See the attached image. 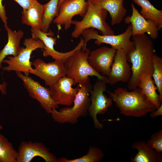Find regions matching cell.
<instances>
[{
    "label": "cell",
    "mask_w": 162,
    "mask_h": 162,
    "mask_svg": "<svg viewBox=\"0 0 162 162\" xmlns=\"http://www.w3.org/2000/svg\"><path fill=\"white\" fill-rule=\"evenodd\" d=\"M132 39L134 48L127 55L128 62L132 64L131 75L127 84L129 90L138 87L143 76H152L155 51L152 40L146 34L136 35Z\"/></svg>",
    "instance_id": "cell-1"
},
{
    "label": "cell",
    "mask_w": 162,
    "mask_h": 162,
    "mask_svg": "<svg viewBox=\"0 0 162 162\" xmlns=\"http://www.w3.org/2000/svg\"><path fill=\"white\" fill-rule=\"evenodd\" d=\"M109 93L120 114L124 116L140 117L156 109L139 87L130 91L119 87Z\"/></svg>",
    "instance_id": "cell-2"
},
{
    "label": "cell",
    "mask_w": 162,
    "mask_h": 162,
    "mask_svg": "<svg viewBox=\"0 0 162 162\" xmlns=\"http://www.w3.org/2000/svg\"><path fill=\"white\" fill-rule=\"evenodd\" d=\"M79 85L73 106L62 108L59 111L54 108L51 111L50 114L55 122L60 124H75L79 118L88 112L91 103L89 94L93 86L89 77Z\"/></svg>",
    "instance_id": "cell-3"
},
{
    "label": "cell",
    "mask_w": 162,
    "mask_h": 162,
    "mask_svg": "<svg viewBox=\"0 0 162 162\" xmlns=\"http://www.w3.org/2000/svg\"><path fill=\"white\" fill-rule=\"evenodd\" d=\"M90 52L88 49L85 51L78 50L66 60L64 64L66 76L74 80L75 85L81 84L89 76H93L108 83L107 76L96 72L89 64L88 59Z\"/></svg>",
    "instance_id": "cell-4"
},
{
    "label": "cell",
    "mask_w": 162,
    "mask_h": 162,
    "mask_svg": "<svg viewBox=\"0 0 162 162\" xmlns=\"http://www.w3.org/2000/svg\"><path fill=\"white\" fill-rule=\"evenodd\" d=\"M86 13L81 21L73 20L71 24L75 28L71 33L74 38H78L85 30L90 28L97 29L102 35L114 34V32L106 21L107 11L96 7L90 0H87Z\"/></svg>",
    "instance_id": "cell-5"
},
{
    "label": "cell",
    "mask_w": 162,
    "mask_h": 162,
    "mask_svg": "<svg viewBox=\"0 0 162 162\" xmlns=\"http://www.w3.org/2000/svg\"><path fill=\"white\" fill-rule=\"evenodd\" d=\"M81 35L84 40V44L81 48L83 51L88 49L87 44L91 40H95V44L98 46L102 43H105L110 45L111 47L116 50L122 49L125 51L126 55L134 48L133 42L130 40L132 37L131 24L128 27L124 32L117 35H100L97 31L93 28L85 30Z\"/></svg>",
    "instance_id": "cell-6"
},
{
    "label": "cell",
    "mask_w": 162,
    "mask_h": 162,
    "mask_svg": "<svg viewBox=\"0 0 162 162\" xmlns=\"http://www.w3.org/2000/svg\"><path fill=\"white\" fill-rule=\"evenodd\" d=\"M23 43L25 47H21L17 56L8 57L3 60L2 63L8 64L2 68L4 71L22 72L24 75L29 76V71L33 69L30 61L32 53L38 49H43L45 45L41 40L32 38L25 39Z\"/></svg>",
    "instance_id": "cell-7"
},
{
    "label": "cell",
    "mask_w": 162,
    "mask_h": 162,
    "mask_svg": "<svg viewBox=\"0 0 162 162\" xmlns=\"http://www.w3.org/2000/svg\"><path fill=\"white\" fill-rule=\"evenodd\" d=\"M106 84L98 79L90 92L91 103L88 112L95 128L99 129H102L104 126L98 120L97 115L106 113L112 104V98L107 97L104 93L106 91Z\"/></svg>",
    "instance_id": "cell-8"
},
{
    "label": "cell",
    "mask_w": 162,
    "mask_h": 162,
    "mask_svg": "<svg viewBox=\"0 0 162 162\" xmlns=\"http://www.w3.org/2000/svg\"><path fill=\"white\" fill-rule=\"evenodd\" d=\"M32 64L34 68L30 70L29 73L44 80L45 85L49 87L66 75L64 62L61 60L56 59L46 63L40 59H37L32 63Z\"/></svg>",
    "instance_id": "cell-9"
},
{
    "label": "cell",
    "mask_w": 162,
    "mask_h": 162,
    "mask_svg": "<svg viewBox=\"0 0 162 162\" xmlns=\"http://www.w3.org/2000/svg\"><path fill=\"white\" fill-rule=\"evenodd\" d=\"M16 73L22 81L30 96L39 102L47 113L50 114L52 109L58 108V105L51 96L49 88L43 86L31 77L24 75L21 72H16Z\"/></svg>",
    "instance_id": "cell-10"
},
{
    "label": "cell",
    "mask_w": 162,
    "mask_h": 162,
    "mask_svg": "<svg viewBox=\"0 0 162 162\" xmlns=\"http://www.w3.org/2000/svg\"><path fill=\"white\" fill-rule=\"evenodd\" d=\"M87 7L86 0H64L58 5V14L53 22L59 29L62 26L67 30L70 27L73 17L79 15L82 18Z\"/></svg>",
    "instance_id": "cell-11"
},
{
    "label": "cell",
    "mask_w": 162,
    "mask_h": 162,
    "mask_svg": "<svg viewBox=\"0 0 162 162\" xmlns=\"http://www.w3.org/2000/svg\"><path fill=\"white\" fill-rule=\"evenodd\" d=\"M31 31L32 38L35 39H39L44 43L45 46L42 49L44 56H50L54 60H61L64 62L76 51L81 49L84 43V40L81 38L79 44L73 49L65 52H60L54 48V46L56 43L57 38L53 37L54 33L51 31L44 32L41 30L31 28Z\"/></svg>",
    "instance_id": "cell-12"
},
{
    "label": "cell",
    "mask_w": 162,
    "mask_h": 162,
    "mask_svg": "<svg viewBox=\"0 0 162 162\" xmlns=\"http://www.w3.org/2000/svg\"><path fill=\"white\" fill-rule=\"evenodd\" d=\"M74 85V80L64 76L49 87L51 96L57 105L69 106L72 105L79 88V87L72 88Z\"/></svg>",
    "instance_id": "cell-13"
},
{
    "label": "cell",
    "mask_w": 162,
    "mask_h": 162,
    "mask_svg": "<svg viewBox=\"0 0 162 162\" xmlns=\"http://www.w3.org/2000/svg\"><path fill=\"white\" fill-rule=\"evenodd\" d=\"M17 162H30L36 157L43 158L46 162H57V158L50 149L40 142L22 141L17 151Z\"/></svg>",
    "instance_id": "cell-14"
},
{
    "label": "cell",
    "mask_w": 162,
    "mask_h": 162,
    "mask_svg": "<svg viewBox=\"0 0 162 162\" xmlns=\"http://www.w3.org/2000/svg\"><path fill=\"white\" fill-rule=\"evenodd\" d=\"M132 14L131 16L124 18L125 23H130L132 27V37L147 33L152 39H156L160 30L153 21L144 18L133 4H131Z\"/></svg>",
    "instance_id": "cell-15"
},
{
    "label": "cell",
    "mask_w": 162,
    "mask_h": 162,
    "mask_svg": "<svg viewBox=\"0 0 162 162\" xmlns=\"http://www.w3.org/2000/svg\"><path fill=\"white\" fill-rule=\"evenodd\" d=\"M116 51L112 47L102 46L90 51L88 59V63L96 72L107 76Z\"/></svg>",
    "instance_id": "cell-16"
},
{
    "label": "cell",
    "mask_w": 162,
    "mask_h": 162,
    "mask_svg": "<svg viewBox=\"0 0 162 162\" xmlns=\"http://www.w3.org/2000/svg\"><path fill=\"white\" fill-rule=\"evenodd\" d=\"M131 73L126 53L122 49L116 50L110 73L107 76L108 83L113 85L119 82H128Z\"/></svg>",
    "instance_id": "cell-17"
},
{
    "label": "cell",
    "mask_w": 162,
    "mask_h": 162,
    "mask_svg": "<svg viewBox=\"0 0 162 162\" xmlns=\"http://www.w3.org/2000/svg\"><path fill=\"white\" fill-rule=\"evenodd\" d=\"M97 8L108 12L114 26L120 23L125 18L127 10L123 5L124 0H90Z\"/></svg>",
    "instance_id": "cell-18"
},
{
    "label": "cell",
    "mask_w": 162,
    "mask_h": 162,
    "mask_svg": "<svg viewBox=\"0 0 162 162\" xmlns=\"http://www.w3.org/2000/svg\"><path fill=\"white\" fill-rule=\"evenodd\" d=\"M7 32L8 40L3 48L0 51V68L2 67L3 60L8 56H17L20 51V43L24 36V32L21 30L13 31L7 25L4 24Z\"/></svg>",
    "instance_id": "cell-19"
},
{
    "label": "cell",
    "mask_w": 162,
    "mask_h": 162,
    "mask_svg": "<svg viewBox=\"0 0 162 162\" xmlns=\"http://www.w3.org/2000/svg\"><path fill=\"white\" fill-rule=\"evenodd\" d=\"M133 149L138 152L134 158H130L132 162H162V155L150 147L145 141L136 142L131 146Z\"/></svg>",
    "instance_id": "cell-20"
},
{
    "label": "cell",
    "mask_w": 162,
    "mask_h": 162,
    "mask_svg": "<svg viewBox=\"0 0 162 162\" xmlns=\"http://www.w3.org/2000/svg\"><path fill=\"white\" fill-rule=\"evenodd\" d=\"M43 4L38 1L21 12L22 24L35 30H41L42 25Z\"/></svg>",
    "instance_id": "cell-21"
},
{
    "label": "cell",
    "mask_w": 162,
    "mask_h": 162,
    "mask_svg": "<svg viewBox=\"0 0 162 162\" xmlns=\"http://www.w3.org/2000/svg\"><path fill=\"white\" fill-rule=\"evenodd\" d=\"M138 87L142 90L147 98L154 105L156 109L162 104L159 94L156 92L157 88L151 75H145L142 77Z\"/></svg>",
    "instance_id": "cell-22"
},
{
    "label": "cell",
    "mask_w": 162,
    "mask_h": 162,
    "mask_svg": "<svg viewBox=\"0 0 162 162\" xmlns=\"http://www.w3.org/2000/svg\"><path fill=\"white\" fill-rule=\"evenodd\" d=\"M141 8L140 14L146 20L154 21L159 29L162 28V10H159L148 0H133Z\"/></svg>",
    "instance_id": "cell-23"
},
{
    "label": "cell",
    "mask_w": 162,
    "mask_h": 162,
    "mask_svg": "<svg viewBox=\"0 0 162 162\" xmlns=\"http://www.w3.org/2000/svg\"><path fill=\"white\" fill-rule=\"evenodd\" d=\"M59 0H50L43 4L44 10L42 17V25L41 31L48 32L50 26L54 19L57 16Z\"/></svg>",
    "instance_id": "cell-24"
},
{
    "label": "cell",
    "mask_w": 162,
    "mask_h": 162,
    "mask_svg": "<svg viewBox=\"0 0 162 162\" xmlns=\"http://www.w3.org/2000/svg\"><path fill=\"white\" fill-rule=\"evenodd\" d=\"M18 155L12 144L0 133V162H17Z\"/></svg>",
    "instance_id": "cell-25"
},
{
    "label": "cell",
    "mask_w": 162,
    "mask_h": 162,
    "mask_svg": "<svg viewBox=\"0 0 162 162\" xmlns=\"http://www.w3.org/2000/svg\"><path fill=\"white\" fill-rule=\"evenodd\" d=\"M104 157L103 151L93 146L90 147L87 154L80 158L69 159L62 157L57 158V162H100Z\"/></svg>",
    "instance_id": "cell-26"
},
{
    "label": "cell",
    "mask_w": 162,
    "mask_h": 162,
    "mask_svg": "<svg viewBox=\"0 0 162 162\" xmlns=\"http://www.w3.org/2000/svg\"><path fill=\"white\" fill-rule=\"evenodd\" d=\"M152 77L162 101V58L156 54L153 58Z\"/></svg>",
    "instance_id": "cell-27"
},
{
    "label": "cell",
    "mask_w": 162,
    "mask_h": 162,
    "mask_svg": "<svg viewBox=\"0 0 162 162\" xmlns=\"http://www.w3.org/2000/svg\"><path fill=\"white\" fill-rule=\"evenodd\" d=\"M146 142L156 151L161 153L162 152V130L152 134Z\"/></svg>",
    "instance_id": "cell-28"
},
{
    "label": "cell",
    "mask_w": 162,
    "mask_h": 162,
    "mask_svg": "<svg viewBox=\"0 0 162 162\" xmlns=\"http://www.w3.org/2000/svg\"><path fill=\"white\" fill-rule=\"evenodd\" d=\"M21 6L23 10L28 9L33 4L37 2V0H13Z\"/></svg>",
    "instance_id": "cell-29"
},
{
    "label": "cell",
    "mask_w": 162,
    "mask_h": 162,
    "mask_svg": "<svg viewBox=\"0 0 162 162\" xmlns=\"http://www.w3.org/2000/svg\"><path fill=\"white\" fill-rule=\"evenodd\" d=\"M2 0H0V18L4 24H7L8 18L7 16L5 7L3 5Z\"/></svg>",
    "instance_id": "cell-30"
},
{
    "label": "cell",
    "mask_w": 162,
    "mask_h": 162,
    "mask_svg": "<svg viewBox=\"0 0 162 162\" xmlns=\"http://www.w3.org/2000/svg\"><path fill=\"white\" fill-rule=\"evenodd\" d=\"M162 115V104L154 111L151 112L150 116L151 118H155L157 116Z\"/></svg>",
    "instance_id": "cell-31"
},
{
    "label": "cell",
    "mask_w": 162,
    "mask_h": 162,
    "mask_svg": "<svg viewBox=\"0 0 162 162\" xmlns=\"http://www.w3.org/2000/svg\"><path fill=\"white\" fill-rule=\"evenodd\" d=\"M7 83L5 82L2 83L0 82V91L3 95H5L7 94Z\"/></svg>",
    "instance_id": "cell-32"
},
{
    "label": "cell",
    "mask_w": 162,
    "mask_h": 162,
    "mask_svg": "<svg viewBox=\"0 0 162 162\" xmlns=\"http://www.w3.org/2000/svg\"><path fill=\"white\" fill-rule=\"evenodd\" d=\"M64 0H59L58 5L60 4Z\"/></svg>",
    "instance_id": "cell-33"
},
{
    "label": "cell",
    "mask_w": 162,
    "mask_h": 162,
    "mask_svg": "<svg viewBox=\"0 0 162 162\" xmlns=\"http://www.w3.org/2000/svg\"><path fill=\"white\" fill-rule=\"evenodd\" d=\"M2 126L1 125H0V131L2 129Z\"/></svg>",
    "instance_id": "cell-34"
},
{
    "label": "cell",
    "mask_w": 162,
    "mask_h": 162,
    "mask_svg": "<svg viewBox=\"0 0 162 162\" xmlns=\"http://www.w3.org/2000/svg\"><path fill=\"white\" fill-rule=\"evenodd\" d=\"M1 27H0V31H1Z\"/></svg>",
    "instance_id": "cell-35"
},
{
    "label": "cell",
    "mask_w": 162,
    "mask_h": 162,
    "mask_svg": "<svg viewBox=\"0 0 162 162\" xmlns=\"http://www.w3.org/2000/svg\"><path fill=\"white\" fill-rule=\"evenodd\" d=\"M46 0V1H48V0Z\"/></svg>",
    "instance_id": "cell-36"
}]
</instances>
